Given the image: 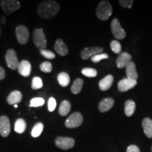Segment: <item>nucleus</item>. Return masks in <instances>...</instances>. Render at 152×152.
I'll return each mask as SVG.
<instances>
[{"label":"nucleus","instance_id":"1","mask_svg":"<svg viewBox=\"0 0 152 152\" xmlns=\"http://www.w3.org/2000/svg\"><path fill=\"white\" fill-rule=\"evenodd\" d=\"M60 11V5L54 1H42L38 6L37 14L43 19H49L56 16Z\"/></svg>","mask_w":152,"mask_h":152},{"label":"nucleus","instance_id":"2","mask_svg":"<svg viewBox=\"0 0 152 152\" xmlns=\"http://www.w3.org/2000/svg\"><path fill=\"white\" fill-rule=\"evenodd\" d=\"M112 12L113 9L111 4L107 1H102L99 4L96 14L101 20H106L111 17Z\"/></svg>","mask_w":152,"mask_h":152},{"label":"nucleus","instance_id":"3","mask_svg":"<svg viewBox=\"0 0 152 152\" xmlns=\"http://www.w3.org/2000/svg\"><path fill=\"white\" fill-rule=\"evenodd\" d=\"M33 42L37 48L45 49L47 47V42L46 36L45 35L42 28H36L33 32Z\"/></svg>","mask_w":152,"mask_h":152},{"label":"nucleus","instance_id":"4","mask_svg":"<svg viewBox=\"0 0 152 152\" xmlns=\"http://www.w3.org/2000/svg\"><path fill=\"white\" fill-rule=\"evenodd\" d=\"M0 5L6 14H11L18 11L20 7V1L16 0H1Z\"/></svg>","mask_w":152,"mask_h":152},{"label":"nucleus","instance_id":"5","mask_svg":"<svg viewBox=\"0 0 152 152\" xmlns=\"http://www.w3.org/2000/svg\"><path fill=\"white\" fill-rule=\"evenodd\" d=\"M83 115L79 112H75L71 114L65 122V125L68 128H75L83 124Z\"/></svg>","mask_w":152,"mask_h":152},{"label":"nucleus","instance_id":"6","mask_svg":"<svg viewBox=\"0 0 152 152\" xmlns=\"http://www.w3.org/2000/svg\"><path fill=\"white\" fill-rule=\"evenodd\" d=\"M55 144L58 148L63 150L71 149L75 145V140L71 137H57L55 140Z\"/></svg>","mask_w":152,"mask_h":152},{"label":"nucleus","instance_id":"7","mask_svg":"<svg viewBox=\"0 0 152 152\" xmlns=\"http://www.w3.org/2000/svg\"><path fill=\"white\" fill-rule=\"evenodd\" d=\"M16 35L17 40L22 45L27 44L28 40H29V31L26 26H22V25H20L16 27Z\"/></svg>","mask_w":152,"mask_h":152},{"label":"nucleus","instance_id":"8","mask_svg":"<svg viewBox=\"0 0 152 152\" xmlns=\"http://www.w3.org/2000/svg\"><path fill=\"white\" fill-rule=\"evenodd\" d=\"M5 61L7 66L12 70H16L18 68L19 62L16 52L14 49H9L5 56Z\"/></svg>","mask_w":152,"mask_h":152},{"label":"nucleus","instance_id":"9","mask_svg":"<svg viewBox=\"0 0 152 152\" xmlns=\"http://www.w3.org/2000/svg\"><path fill=\"white\" fill-rule=\"evenodd\" d=\"M111 27L112 33L116 39H123L125 37V36H126L125 31L121 27V23L117 18L113 19V20L111 21Z\"/></svg>","mask_w":152,"mask_h":152},{"label":"nucleus","instance_id":"10","mask_svg":"<svg viewBox=\"0 0 152 152\" xmlns=\"http://www.w3.org/2000/svg\"><path fill=\"white\" fill-rule=\"evenodd\" d=\"M104 51L102 47H86L81 51L80 56L83 59L87 60L95 55L101 54Z\"/></svg>","mask_w":152,"mask_h":152},{"label":"nucleus","instance_id":"11","mask_svg":"<svg viewBox=\"0 0 152 152\" xmlns=\"http://www.w3.org/2000/svg\"><path fill=\"white\" fill-rule=\"evenodd\" d=\"M11 132V125L9 118L6 115L0 117V134L3 137H7Z\"/></svg>","mask_w":152,"mask_h":152},{"label":"nucleus","instance_id":"12","mask_svg":"<svg viewBox=\"0 0 152 152\" xmlns=\"http://www.w3.org/2000/svg\"><path fill=\"white\" fill-rule=\"evenodd\" d=\"M137 84V80H130L127 77V78H124L118 82V88L120 92H125L134 88Z\"/></svg>","mask_w":152,"mask_h":152},{"label":"nucleus","instance_id":"13","mask_svg":"<svg viewBox=\"0 0 152 152\" xmlns=\"http://www.w3.org/2000/svg\"><path fill=\"white\" fill-rule=\"evenodd\" d=\"M132 56L128 52L121 53L116 59V65L118 68H125L131 62Z\"/></svg>","mask_w":152,"mask_h":152},{"label":"nucleus","instance_id":"14","mask_svg":"<svg viewBox=\"0 0 152 152\" xmlns=\"http://www.w3.org/2000/svg\"><path fill=\"white\" fill-rule=\"evenodd\" d=\"M18 71L20 75L23 77H28L31 73V64L28 61L23 60L19 63Z\"/></svg>","mask_w":152,"mask_h":152},{"label":"nucleus","instance_id":"15","mask_svg":"<svg viewBox=\"0 0 152 152\" xmlns=\"http://www.w3.org/2000/svg\"><path fill=\"white\" fill-rule=\"evenodd\" d=\"M114 105V100L112 98L108 97L102 99L99 104V110L102 113L109 111Z\"/></svg>","mask_w":152,"mask_h":152},{"label":"nucleus","instance_id":"16","mask_svg":"<svg viewBox=\"0 0 152 152\" xmlns=\"http://www.w3.org/2000/svg\"><path fill=\"white\" fill-rule=\"evenodd\" d=\"M54 49L57 54L61 56H66L68 53V49L67 45L64 43L61 39H58L54 45Z\"/></svg>","mask_w":152,"mask_h":152},{"label":"nucleus","instance_id":"17","mask_svg":"<svg viewBox=\"0 0 152 152\" xmlns=\"http://www.w3.org/2000/svg\"><path fill=\"white\" fill-rule=\"evenodd\" d=\"M23 94L20 91H13V92H11L10 94H9L8 97L7 99V103L10 104V105H12V104H14L15 105V104L20 103V102H21Z\"/></svg>","mask_w":152,"mask_h":152},{"label":"nucleus","instance_id":"18","mask_svg":"<svg viewBox=\"0 0 152 152\" xmlns=\"http://www.w3.org/2000/svg\"><path fill=\"white\" fill-rule=\"evenodd\" d=\"M113 77L111 75H108L106 77H104L103 79L101 80L99 83V86L100 90L102 91H107L109 90L110 87L113 85Z\"/></svg>","mask_w":152,"mask_h":152},{"label":"nucleus","instance_id":"19","mask_svg":"<svg viewBox=\"0 0 152 152\" xmlns=\"http://www.w3.org/2000/svg\"><path fill=\"white\" fill-rule=\"evenodd\" d=\"M126 68V75L128 78L133 80H137L138 78V74L136 71V66L134 62L131 61L128 66L125 67Z\"/></svg>","mask_w":152,"mask_h":152},{"label":"nucleus","instance_id":"20","mask_svg":"<svg viewBox=\"0 0 152 152\" xmlns=\"http://www.w3.org/2000/svg\"><path fill=\"white\" fill-rule=\"evenodd\" d=\"M142 127L145 135L149 138H152V121L149 118H145L142 121Z\"/></svg>","mask_w":152,"mask_h":152},{"label":"nucleus","instance_id":"21","mask_svg":"<svg viewBox=\"0 0 152 152\" xmlns=\"http://www.w3.org/2000/svg\"><path fill=\"white\" fill-rule=\"evenodd\" d=\"M136 109V104L134 101L128 100L125 104V113L128 117H130L134 114Z\"/></svg>","mask_w":152,"mask_h":152},{"label":"nucleus","instance_id":"22","mask_svg":"<svg viewBox=\"0 0 152 152\" xmlns=\"http://www.w3.org/2000/svg\"><path fill=\"white\" fill-rule=\"evenodd\" d=\"M71 109V103L68 102V100H64L61 103L59 106V109H58V113L60 114L61 116H66L67 115Z\"/></svg>","mask_w":152,"mask_h":152},{"label":"nucleus","instance_id":"23","mask_svg":"<svg viewBox=\"0 0 152 152\" xmlns=\"http://www.w3.org/2000/svg\"><path fill=\"white\" fill-rule=\"evenodd\" d=\"M57 80H58L59 85L63 87H67L69 85L70 80H71L69 75L65 73V72H62V73L58 74V77H57Z\"/></svg>","mask_w":152,"mask_h":152},{"label":"nucleus","instance_id":"24","mask_svg":"<svg viewBox=\"0 0 152 152\" xmlns=\"http://www.w3.org/2000/svg\"><path fill=\"white\" fill-rule=\"evenodd\" d=\"M26 129V123L24 119L18 118L16 120L14 125V130L18 134H22Z\"/></svg>","mask_w":152,"mask_h":152},{"label":"nucleus","instance_id":"25","mask_svg":"<svg viewBox=\"0 0 152 152\" xmlns=\"http://www.w3.org/2000/svg\"><path fill=\"white\" fill-rule=\"evenodd\" d=\"M83 86V80L81 78H77L74 81L73 85L71 87V92L73 94H77L80 92Z\"/></svg>","mask_w":152,"mask_h":152},{"label":"nucleus","instance_id":"26","mask_svg":"<svg viewBox=\"0 0 152 152\" xmlns=\"http://www.w3.org/2000/svg\"><path fill=\"white\" fill-rule=\"evenodd\" d=\"M44 129V125L42 123H37L34 125L31 132V135L33 137H38L40 136Z\"/></svg>","mask_w":152,"mask_h":152},{"label":"nucleus","instance_id":"27","mask_svg":"<svg viewBox=\"0 0 152 152\" xmlns=\"http://www.w3.org/2000/svg\"><path fill=\"white\" fill-rule=\"evenodd\" d=\"M82 73L83 75L88 77H94L97 75V71L94 68H85L82 70Z\"/></svg>","mask_w":152,"mask_h":152},{"label":"nucleus","instance_id":"28","mask_svg":"<svg viewBox=\"0 0 152 152\" xmlns=\"http://www.w3.org/2000/svg\"><path fill=\"white\" fill-rule=\"evenodd\" d=\"M45 101L43 98L42 97H36L33 98L30 100V107H39L42 106L45 104Z\"/></svg>","mask_w":152,"mask_h":152},{"label":"nucleus","instance_id":"29","mask_svg":"<svg viewBox=\"0 0 152 152\" xmlns=\"http://www.w3.org/2000/svg\"><path fill=\"white\" fill-rule=\"evenodd\" d=\"M43 86V83H42V80L40 77H33V81H32V85L31 87L33 90H39Z\"/></svg>","mask_w":152,"mask_h":152},{"label":"nucleus","instance_id":"30","mask_svg":"<svg viewBox=\"0 0 152 152\" xmlns=\"http://www.w3.org/2000/svg\"><path fill=\"white\" fill-rule=\"evenodd\" d=\"M111 49L115 54H121L122 47L121 45L117 40H112L111 42Z\"/></svg>","mask_w":152,"mask_h":152},{"label":"nucleus","instance_id":"31","mask_svg":"<svg viewBox=\"0 0 152 152\" xmlns=\"http://www.w3.org/2000/svg\"><path fill=\"white\" fill-rule=\"evenodd\" d=\"M40 70L44 73H51L52 71V65L50 62L49 61H45L40 64L39 66Z\"/></svg>","mask_w":152,"mask_h":152},{"label":"nucleus","instance_id":"32","mask_svg":"<svg viewBox=\"0 0 152 152\" xmlns=\"http://www.w3.org/2000/svg\"><path fill=\"white\" fill-rule=\"evenodd\" d=\"M39 52H40L42 56L48 58V59H54L55 57H56V55L52 51L46 50V49H41Z\"/></svg>","mask_w":152,"mask_h":152},{"label":"nucleus","instance_id":"33","mask_svg":"<svg viewBox=\"0 0 152 152\" xmlns=\"http://www.w3.org/2000/svg\"><path fill=\"white\" fill-rule=\"evenodd\" d=\"M109 58V56L106 54H98L91 58V61L94 63H98L103 59H106Z\"/></svg>","mask_w":152,"mask_h":152},{"label":"nucleus","instance_id":"34","mask_svg":"<svg viewBox=\"0 0 152 152\" xmlns=\"http://www.w3.org/2000/svg\"><path fill=\"white\" fill-rule=\"evenodd\" d=\"M56 106V101L54 97H50L48 101V109L50 112L54 111Z\"/></svg>","mask_w":152,"mask_h":152},{"label":"nucleus","instance_id":"35","mask_svg":"<svg viewBox=\"0 0 152 152\" xmlns=\"http://www.w3.org/2000/svg\"><path fill=\"white\" fill-rule=\"evenodd\" d=\"M134 1L133 0H120L119 4L124 8L130 9L132 7Z\"/></svg>","mask_w":152,"mask_h":152},{"label":"nucleus","instance_id":"36","mask_svg":"<svg viewBox=\"0 0 152 152\" xmlns=\"http://www.w3.org/2000/svg\"><path fill=\"white\" fill-rule=\"evenodd\" d=\"M126 152H140V150L137 146L130 145L128 147Z\"/></svg>","mask_w":152,"mask_h":152},{"label":"nucleus","instance_id":"37","mask_svg":"<svg viewBox=\"0 0 152 152\" xmlns=\"http://www.w3.org/2000/svg\"><path fill=\"white\" fill-rule=\"evenodd\" d=\"M5 77H6L5 70L2 67L0 66V80H1L4 79Z\"/></svg>","mask_w":152,"mask_h":152},{"label":"nucleus","instance_id":"38","mask_svg":"<svg viewBox=\"0 0 152 152\" xmlns=\"http://www.w3.org/2000/svg\"><path fill=\"white\" fill-rule=\"evenodd\" d=\"M1 23L2 24H4L5 23H6V18H5V17L4 16H1Z\"/></svg>","mask_w":152,"mask_h":152},{"label":"nucleus","instance_id":"39","mask_svg":"<svg viewBox=\"0 0 152 152\" xmlns=\"http://www.w3.org/2000/svg\"><path fill=\"white\" fill-rule=\"evenodd\" d=\"M14 107H15V108H18V105H17V104H15Z\"/></svg>","mask_w":152,"mask_h":152},{"label":"nucleus","instance_id":"40","mask_svg":"<svg viewBox=\"0 0 152 152\" xmlns=\"http://www.w3.org/2000/svg\"><path fill=\"white\" fill-rule=\"evenodd\" d=\"M0 30H1V29H0ZM0 33H1V31H0Z\"/></svg>","mask_w":152,"mask_h":152},{"label":"nucleus","instance_id":"41","mask_svg":"<svg viewBox=\"0 0 152 152\" xmlns=\"http://www.w3.org/2000/svg\"><path fill=\"white\" fill-rule=\"evenodd\" d=\"M151 151H152V148H151Z\"/></svg>","mask_w":152,"mask_h":152}]
</instances>
